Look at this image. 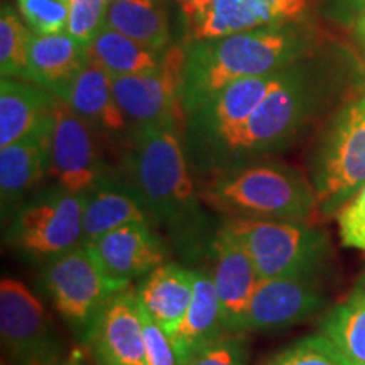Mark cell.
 Instances as JSON below:
<instances>
[{
	"instance_id": "obj_21",
	"label": "cell",
	"mask_w": 365,
	"mask_h": 365,
	"mask_svg": "<svg viewBox=\"0 0 365 365\" xmlns=\"http://www.w3.org/2000/svg\"><path fill=\"white\" fill-rule=\"evenodd\" d=\"M88 59L86 48L66 31L56 34L31 33L27 48V81L61 97Z\"/></svg>"
},
{
	"instance_id": "obj_36",
	"label": "cell",
	"mask_w": 365,
	"mask_h": 365,
	"mask_svg": "<svg viewBox=\"0 0 365 365\" xmlns=\"http://www.w3.org/2000/svg\"><path fill=\"white\" fill-rule=\"evenodd\" d=\"M355 34H357L359 41L364 44V48H365V9L359 14L357 22H355Z\"/></svg>"
},
{
	"instance_id": "obj_17",
	"label": "cell",
	"mask_w": 365,
	"mask_h": 365,
	"mask_svg": "<svg viewBox=\"0 0 365 365\" xmlns=\"http://www.w3.org/2000/svg\"><path fill=\"white\" fill-rule=\"evenodd\" d=\"M85 245L105 274L124 282L148 276L166 259V247L149 223H127Z\"/></svg>"
},
{
	"instance_id": "obj_18",
	"label": "cell",
	"mask_w": 365,
	"mask_h": 365,
	"mask_svg": "<svg viewBox=\"0 0 365 365\" xmlns=\"http://www.w3.org/2000/svg\"><path fill=\"white\" fill-rule=\"evenodd\" d=\"M53 120V118H51ZM49 132L43 130L0 148V200L2 217H12L46 175H49Z\"/></svg>"
},
{
	"instance_id": "obj_4",
	"label": "cell",
	"mask_w": 365,
	"mask_h": 365,
	"mask_svg": "<svg viewBox=\"0 0 365 365\" xmlns=\"http://www.w3.org/2000/svg\"><path fill=\"white\" fill-rule=\"evenodd\" d=\"M200 198L227 218L307 222L318 208L312 180L269 159L217 173Z\"/></svg>"
},
{
	"instance_id": "obj_11",
	"label": "cell",
	"mask_w": 365,
	"mask_h": 365,
	"mask_svg": "<svg viewBox=\"0 0 365 365\" xmlns=\"http://www.w3.org/2000/svg\"><path fill=\"white\" fill-rule=\"evenodd\" d=\"M186 49L171 46L163 51L156 70L112 78L115 100L134 125L180 120Z\"/></svg>"
},
{
	"instance_id": "obj_3",
	"label": "cell",
	"mask_w": 365,
	"mask_h": 365,
	"mask_svg": "<svg viewBox=\"0 0 365 365\" xmlns=\"http://www.w3.org/2000/svg\"><path fill=\"white\" fill-rule=\"evenodd\" d=\"M330 93V80L317 68L298 61L281 70L276 85L242 127L217 173L267 159L289 148Z\"/></svg>"
},
{
	"instance_id": "obj_24",
	"label": "cell",
	"mask_w": 365,
	"mask_h": 365,
	"mask_svg": "<svg viewBox=\"0 0 365 365\" xmlns=\"http://www.w3.org/2000/svg\"><path fill=\"white\" fill-rule=\"evenodd\" d=\"M134 222L150 223L139 195L127 180L105 176L85 195L81 244Z\"/></svg>"
},
{
	"instance_id": "obj_22",
	"label": "cell",
	"mask_w": 365,
	"mask_h": 365,
	"mask_svg": "<svg viewBox=\"0 0 365 365\" xmlns=\"http://www.w3.org/2000/svg\"><path fill=\"white\" fill-rule=\"evenodd\" d=\"M230 333L223 325L212 272L195 271L193 298L180 327L171 335L178 364L186 365L200 350Z\"/></svg>"
},
{
	"instance_id": "obj_33",
	"label": "cell",
	"mask_w": 365,
	"mask_h": 365,
	"mask_svg": "<svg viewBox=\"0 0 365 365\" xmlns=\"http://www.w3.org/2000/svg\"><path fill=\"white\" fill-rule=\"evenodd\" d=\"M336 217L341 244L365 254V186L344 205Z\"/></svg>"
},
{
	"instance_id": "obj_15",
	"label": "cell",
	"mask_w": 365,
	"mask_h": 365,
	"mask_svg": "<svg viewBox=\"0 0 365 365\" xmlns=\"http://www.w3.org/2000/svg\"><path fill=\"white\" fill-rule=\"evenodd\" d=\"M307 0H213L208 11L190 27V41L289 26L307 12Z\"/></svg>"
},
{
	"instance_id": "obj_1",
	"label": "cell",
	"mask_w": 365,
	"mask_h": 365,
	"mask_svg": "<svg viewBox=\"0 0 365 365\" xmlns=\"http://www.w3.org/2000/svg\"><path fill=\"white\" fill-rule=\"evenodd\" d=\"M125 170V180L139 195L149 222L166 228L181 250L198 252L207 222L178 120L135 125Z\"/></svg>"
},
{
	"instance_id": "obj_13",
	"label": "cell",
	"mask_w": 365,
	"mask_h": 365,
	"mask_svg": "<svg viewBox=\"0 0 365 365\" xmlns=\"http://www.w3.org/2000/svg\"><path fill=\"white\" fill-rule=\"evenodd\" d=\"M322 276L261 279L242 323L244 331H281L312 318L327 304Z\"/></svg>"
},
{
	"instance_id": "obj_29",
	"label": "cell",
	"mask_w": 365,
	"mask_h": 365,
	"mask_svg": "<svg viewBox=\"0 0 365 365\" xmlns=\"http://www.w3.org/2000/svg\"><path fill=\"white\" fill-rule=\"evenodd\" d=\"M261 365H352L325 333L308 335L264 360Z\"/></svg>"
},
{
	"instance_id": "obj_14",
	"label": "cell",
	"mask_w": 365,
	"mask_h": 365,
	"mask_svg": "<svg viewBox=\"0 0 365 365\" xmlns=\"http://www.w3.org/2000/svg\"><path fill=\"white\" fill-rule=\"evenodd\" d=\"M86 339L98 365H149L137 291L127 286L113 294L103 304Z\"/></svg>"
},
{
	"instance_id": "obj_38",
	"label": "cell",
	"mask_w": 365,
	"mask_h": 365,
	"mask_svg": "<svg viewBox=\"0 0 365 365\" xmlns=\"http://www.w3.org/2000/svg\"><path fill=\"white\" fill-rule=\"evenodd\" d=\"M56 365H85V364L81 362V360H80L78 357H71V359L65 360V362H59V364H56Z\"/></svg>"
},
{
	"instance_id": "obj_32",
	"label": "cell",
	"mask_w": 365,
	"mask_h": 365,
	"mask_svg": "<svg viewBox=\"0 0 365 365\" xmlns=\"http://www.w3.org/2000/svg\"><path fill=\"white\" fill-rule=\"evenodd\" d=\"M247 357V344L242 333H227L200 350L186 365H245Z\"/></svg>"
},
{
	"instance_id": "obj_26",
	"label": "cell",
	"mask_w": 365,
	"mask_h": 365,
	"mask_svg": "<svg viewBox=\"0 0 365 365\" xmlns=\"http://www.w3.org/2000/svg\"><path fill=\"white\" fill-rule=\"evenodd\" d=\"M86 54L107 70L112 78L149 73L156 70L163 59V51H154L107 26L88 46Z\"/></svg>"
},
{
	"instance_id": "obj_20",
	"label": "cell",
	"mask_w": 365,
	"mask_h": 365,
	"mask_svg": "<svg viewBox=\"0 0 365 365\" xmlns=\"http://www.w3.org/2000/svg\"><path fill=\"white\" fill-rule=\"evenodd\" d=\"M59 100L97 132L118 134L129 124L113 95L112 76L91 59H86Z\"/></svg>"
},
{
	"instance_id": "obj_2",
	"label": "cell",
	"mask_w": 365,
	"mask_h": 365,
	"mask_svg": "<svg viewBox=\"0 0 365 365\" xmlns=\"http://www.w3.org/2000/svg\"><path fill=\"white\" fill-rule=\"evenodd\" d=\"M308 41L289 26L195 41L186 49L182 112H195L239 80L271 75L303 59Z\"/></svg>"
},
{
	"instance_id": "obj_8",
	"label": "cell",
	"mask_w": 365,
	"mask_h": 365,
	"mask_svg": "<svg viewBox=\"0 0 365 365\" xmlns=\"http://www.w3.org/2000/svg\"><path fill=\"white\" fill-rule=\"evenodd\" d=\"M85 195L54 185L16 210L6 244L34 259H51L83 242Z\"/></svg>"
},
{
	"instance_id": "obj_6",
	"label": "cell",
	"mask_w": 365,
	"mask_h": 365,
	"mask_svg": "<svg viewBox=\"0 0 365 365\" xmlns=\"http://www.w3.org/2000/svg\"><path fill=\"white\" fill-rule=\"evenodd\" d=\"M309 178L323 215L339 213L365 186V93L331 118L313 153Z\"/></svg>"
},
{
	"instance_id": "obj_37",
	"label": "cell",
	"mask_w": 365,
	"mask_h": 365,
	"mask_svg": "<svg viewBox=\"0 0 365 365\" xmlns=\"http://www.w3.org/2000/svg\"><path fill=\"white\" fill-rule=\"evenodd\" d=\"M341 4L350 11L360 14L365 9V0H341Z\"/></svg>"
},
{
	"instance_id": "obj_10",
	"label": "cell",
	"mask_w": 365,
	"mask_h": 365,
	"mask_svg": "<svg viewBox=\"0 0 365 365\" xmlns=\"http://www.w3.org/2000/svg\"><path fill=\"white\" fill-rule=\"evenodd\" d=\"M0 335L17 365H56L63 345L43 303L24 282L2 277L0 282Z\"/></svg>"
},
{
	"instance_id": "obj_34",
	"label": "cell",
	"mask_w": 365,
	"mask_h": 365,
	"mask_svg": "<svg viewBox=\"0 0 365 365\" xmlns=\"http://www.w3.org/2000/svg\"><path fill=\"white\" fill-rule=\"evenodd\" d=\"M139 299V298H137ZM140 322H143V335L149 365H180L178 364L175 349H173L171 336L150 318L139 301Z\"/></svg>"
},
{
	"instance_id": "obj_35",
	"label": "cell",
	"mask_w": 365,
	"mask_h": 365,
	"mask_svg": "<svg viewBox=\"0 0 365 365\" xmlns=\"http://www.w3.org/2000/svg\"><path fill=\"white\" fill-rule=\"evenodd\" d=\"M173 2L176 4L178 9H180L181 16L185 17L186 27L190 29V27L208 11V7L212 6L213 0H173Z\"/></svg>"
},
{
	"instance_id": "obj_7",
	"label": "cell",
	"mask_w": 365,
	"mask_h": 365,
	"mask_svg": "<svg viewBox=\"0 0 365 365\" xmlns=\"http://www.w3.org/2000/svg\"><path fill=\"white\" fill-rule=\"evenodd\" d=\"M279 71L239 80L188 113L186 154L193 171L215 175L242 127L276 85Z\"/></svg>"
},
{
	"instance_id": "obj_5",
	"label": "cell",
	"mask_w": 365,
	"mask_h": 365,
	"mask_svg": "<svg viewBox=\"0 0 365 365\" xmlns=\"http://www.w3.org/2000/svg\"><path fill=\"white\" fill-rule=\"evenodd\" d=\"M222 228L249 254L261 279L322 276L331 261L330 237L303 220L225 218Z\"/></svg>"
},
{
	"instance_id": "obj_16",
	"label": "cell",
	"mask_w": 365,
	"mask_h": 365,
	"mask_svg": "<svg viewBox=\"0 0 365 365\" xmlns=\"http://www.w3.org/2000/svg\"><path fill=\"white\" fill-rule=\"evenodd\" d=\"M210 247L215 259L212 277L223 325L230 333H242V323L261 276L249 254L222 227L213 235Z\"/></svg>"
},
{
	"instance_id": "obj_30",
	"label": "cell",
	"mask_w": 365,
	"mask_h": 365,
	"mask_svg": "<svg viewBox=\"0 0 365 365\" xmlns=\"http://www.w3.org/2000/svg\"><path fill=\"white\" fill-rule=\"evenodd\" d=\"M22 21L34 34H56L66 31L70 0H17Z\"/></svg>"
},
{
	"instance_id": "obj_19",
	"label": "cell",
	"mask_w": 365,
	"mask_h": 365,
	"mask_svg": "<svg viewBox=\"0 0 365 365\" xmlns=\"http://www.w3.org/2000/svg\"><path fill=\"white\" fill-rule=\"evenodd\" d=\"M58 97L27 80L0 81V148H6L51 124Z\"/></svg>"
},
{
	"instance_id": "obj_25",
	"label": "cell",
	"mask_w": 365,
	"mask_h": 365,
	"mask_svg": "<svg viewBox=\"0 0 365 365\" xmlns=\"http://www.w3.org/2000/svg\"><path fill=\"white\" fill-rule=\"evenodd\" d=\"M105 26L154 51H164L170 43V22L159 0H115L108 6Z\"/></svg>"
},
{
	"instance_id": "obj_27",
	"label": "cell",
	"mask_w": 365,
	"mask_h": 365,
	"mask_svg": "<svg viewBox=\"0 0 365 365\" xmlns=\"http://www.w3.org/2000/svg\"><path fill=\"white\" fill-rule=\"evenodd\" d=\"M323 333L352 365H365V274L323 322Z\"/></svg>"
},
{
	"instance_id": "obj_23",
	"label": "cell",
	"mask_w": 365,
	"mask_h": 365,
	"mask_svg": "<svg viewBox=\"0 0 365 365\" xmlns=\"http://www.w3.org/2000/svg\"><path fill=\"white\" fill-rule=\"evenodd\" d=\"M195 287V271L175 262H163L148 276L137 289V298L150 318L173 335L185 318Z\"/></svg>"
},
{
	"instance_id": "obj_28",
	"label": "cell",
	"mask_w": 365,
	"mask_h": 365,
	"mask_svg": "<svg viewBox=\"0 0 365 365\" xmlns=\"http://www.w3.org/2000/svg\"><path fill=\"white\" fill-rule=\"evenodd\" d=\"M31 29L12 6L0 11V73L2 78L27 80V48Z\"/></svg>"
},
{
	"instance_id": "obj_40",
	"label": "cell",
	"mask_w": 365,
	"mask_h": 365,
	"mask_svg": "<svg viewBox=\"0 0 365 365\" xmlns=\"http://www.w3.org/2000/svg\"><path fill=\"white\" fill-rule=\"evenodd\" d=\"M2 365H6V364H2Z\"/></svg>"
},
{
	"instance_id": "obj_9",
	"label": "cell",
	"mask_w": 365,
	"mask_h": 365,
	"mask_svg": "<svg viewBox=\"0 0 365 365\" xmlns=\"http://www.w3.org/2000/svg\"><path fill=\"white\" fill-rule=\"evenodd\" d=\"M43 282L58 313L76 330L90 331L103 304L129 282L105 274L85 244L51 259Z\"/></svg>"
},
{
	"instance_id": "obj_39",
	"label": "cell",
	"mask_w": 365,
	"mask_h": 365,
	"mask_svg": "<svg viewBox=\"0 0 365 365\" xmlns=\"http://www.w3.org/2000/svg\"><path fill=\"white\" fill-rule=\"evenodd\" d=\"M105 2H107V6H112V4L115 2V0H105Z\"/></svg>"
},
{
	"instance_id": "obj_31",
	"label": "cell",
	"mask_w": 365,
	"mask_h": 365,
	"mask_svg": "<svg viewBox=\"0 0 365 365\" xmlns=\"http://www.w3.org/2000/svg\"><path fill=\"white\" fill-rule=\"evenodd\" d=\"M108 6L105 0H70L66 33L88 49L107 22Z\"/></svg>"
},
{
	"instance_id": "obj_12",
	"label": "cell",
	"mask_w": 365,
	"mask_h": 365,
	"mask_svg": "<svg viewBox=\"0 0 365 365\" xmlns=\"http://www.w3.org/2000/svg\"><path fill=\"white\" fill-rule=\"evenodd\" d=\"M95 132L63 100H56L49 132L48 176L71 193L86 195L107 176Z\"/></svg>"
}]
</instances>
